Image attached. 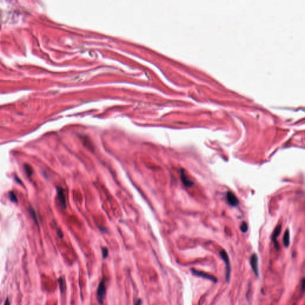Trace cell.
I'll use <instances>...</instances> for the list:
<instances>
[{
	"label": "cell",
	"instance_id": "1",
	"mask_svg": "<svg viewBox=\"0 0 305 305\" xmlns=\"http://www.w3.org/2000/svg\"><path fill=\"white\" fill-rule=\"evenodd\" d=\"M106 295V287L105 279H103L100 282L97 290V300L98 302L103 305Z\"/></svg>",
	"mask_w": 305,
	"mask_h": 305
},
{
	"label": "cell",
	"instance_id": "2",
	"mask_svg": "<svg viewBox=\"0 0 305 305\" xmlns=\"http://www.w3.org/2000/svg\"><path fill=\"white\" fill-rule=\"evenodd\" d=\"M219 254H220V256L221 258L222 259L223 261H224V262L225 263L226 271H227L226 272V278H227V282H229V280H230L231 271V265H230V262H229V257L228 256L227 253L224 250H221Z\"/></svg>",
	"mask_w": 305,
	"mask_h": 305
},
{
	"label": "cell",
	"instance_id": "3",
	"mask_svg": "<svg viewBox=\"0 0 305 305\" xmlns=\"http://www.w3.org/2000/svg\"><path fill=\"white\" fill-rule=\"evenodd\" d=\"M191 273L193 275H194L197 276L202 277V278H205V279L210 280V281H212V282H214L215 283H216L217 281H218V279L216 278L215 276H214V275H210V274H209L208 273H206V272H202V271H197V270H194V269H191Z\"/></svg>",
	"mask_w": 305,
	"mask_h": 305
},
{
	"label": "cell",
	"instance_id": "4",
	"mask_svg": "<svg viewBox=\"0 0 305 305\" xmlns=\"http://www.w3.org/2000/svg\"><path fill=\"white\" fill-rule=\"evenodd\" d=\"M57 197L59 201V203L61 207L63 208H66V201L65 196H64V190L63 188L60 187H58L57 188Z\"/></svg>",
	"mask_w": 305,
	"mask_h": 305
},
{
	"label": "cell",
	"instance_id": "5",
	"mask_svg": "<svg viewBox=\"0 0 305 305\" xmlns=\"http://www.w3.org/2000/svg\"><path fill=\"white\" fill-rule=\"evenodd\" d=\"M227 198L228 203L231 206H234V207L238 206V203H239V201L233 192L228 191L227 194Z\"/></svg>",
	"mask_w": 305,
	"mask_h": 305
},
{
	"label": "cell",
	"instance_id": "6",
	"mask_svg": "<svg viewBox=\"0 0 305 305\" xmlns=\"http://www.w3.org/2000/svg\"><path fill=\"white\" fill-rule=\"evenodd\" d=\"M250 265L252 270L256 276H259V270H258V257L256 254L254 253L252 255L250 259Z\"/></svg>",
	"mask_w": 305,
	"mask_h": 305
},
{
	"label": "cell",
	"instance_id": "7",
	"mask_svg": "<svg viewBox=\"0 0 305 305\" xmlns=\"http://www.w3.org/2000/svg\"><path fill=\"white\" fill-rule=\"evenodd\" d=\"M281 231V225H280L276 227V228L275 229L272 235V242L275 245V247L276 250H279L280 249V246L278 242H277L276 241V238L278 237V236L280 235Z\"/></svg>",
	"mask_w": 305,
	"mask_h": 305
},
{
	"label": "cell",
	"instance_id": "8",
	"mask_svg": "<svg viewBox=\"0 0 305 305\" xmlns=\"http://www.w3.org/2000/svg\"><path fill=\"white\" fill-rule=\"evenodd\" d=\"M181 180L182 184L187 187H191L194 186V182L188 179L184 169L181 170Z\"/></svg>",
	"mask_w": 305,
	"mask_h": 305
},
{
	"label": "cell",
	"instance_id": "9",
	"mask_svg": "<svg viewBox=\"0 0 305 305\" xmlns=\"http://www.w3.org/2000/svg\"><path fill=\"white\" fill-rule=\"evenodd\" d=\"M283 242L285 247H288L290 245V231L289 229L285 231L283 237Z\"/></svg>",
	"mask_w": 305,
	"mask_h": 305
},
{
	"label": "cell",
	"instance_id": "10",
	"mask_svg": "<svg viewBox=\"0 0 305 305\" xmlns=\"http://www.w3.org/2000/svg\"><path fill=\"white\" fill-rule=\"evenodd\" d=\"M58 282H59V288H60V290L61 294H63V293H64V292H65V290H66L65 281H64V280L63 279V277L61 276L58 279Z\"/></svg>",
	"mask_w": 305,
	"mask_h": 305
},
{
	"label": "cell",
	"instance_id": "11",
	"mask_svg": "<svg viewBox=\"0 0 305 305\" xmlns=\"http://www.w3.org/2000/svg\"><path fill=\"white\" fill-rule=\"evenodd\" d=\"M29 214H30L31 217L32 218V219H33V220L35 221V222L36 224H38V219H37L36 214H35V211L33 210V209H32V208H29Z\"/></svg>",
	"mask_w": 305,
	"mask_h": 305
},
{
	"label": "cell",
	"instance_id": "12",
	"mask_svg": "<svg viewBox=\"0 0 305 305\" xmlns=\"http://www.w3.org/2000/svg\"><path fill=\"white\" fill-rule=\"evenodd\" d=\"M25 171L26 172V173L27 174V175L28 176H31L32 174V168L31 167V166L28 164H25Z\"/></svg>",
	"mask_w": 305,
	"mask_h": 305
},
{
	"label": "cell",
	"instance_id": "13",
	"mask_svg": "<svg viewBox=\"0 0 305 305\" xmlns=\"http://www.w3.org/2000/svg\"><path fill=\"white\" fill-rule=\"evenodd\" d=\"M240 229H241L243 233H246L248 230V225L246 222H243L242 224L240 225Z\"/></svg>",
	"mask_w": 305,
	"mask_h": 305
},
{
	"label": "cell",
	"instance_id": "14",
	"mask_svg": "<svg viewBox=\"0 0 305 305\" xmlns=\"http://www.w3.org/2000/svg\"><path fill=\"white\" fill-rule=\"evenodd\" d=\"M101 250H102V255H103V258L104 259L107 258L108 255V249L106 247H103L102 248H101Z\"/></svg>",
	"mask_w": 305,
	"mask_h": 305
},
{
	"label": "cell",
	"instance_id": "15",
	"mask_svg": "<svg viewBox=\"0 0 305 305\" xmlns=\"http://www.w3.org/2000/svg\"><path fill=\"white\" fill-rule=\"evenodd\" d=\"M10 199L11 201H13V202H14V203H17V197H16V194L13 192H10Z\"/></svg>",
	"mask_w": 305,
	"mask_h": 305
},
{
	"label": "cell",
	"instance_id": "16",
	"mask_svg": "<svg viewBox=\"0 0 305 305\" xmlns=\"http://www.w3.org/2000/svg\"><path fill=\"white\" fill-rule=\"evenodd\" d=\"M141 303H142V300L141 299H138L134 303V305H141Z\"/></svg>",
	"mask_w": 305,
	"mask_h": 305
},
{
	"label": "cell",
	"instance_id": "17",
	"mask_svg": "<svg viewBox=\"0 0 305 305\" xmlns=\"http://www.w3.org/2000/svg\"><path fill=\"white\" fill-rule=\"evenodd\" d=\"M4 305H10V300H9L8 297H7V298H6V299H5V300Z\"/></svg>",
	"mask_w": 305,
	"mask_h": 305
},
{
	"label": "cell",
	"instance_id": "18",
	"mask_svg": "<svg viewBox=\"0 0 305 305\" xmlns=\"http://www.w3.org/2000/svg\"><path fill=\"white\" fill-rule=\"evenodd\" d=\"M305 281H304V279L303 278V280H302V291L303 292L304 290V286H305Z\"/></svg>",
	"mask_w": 305,
	"mask_h": 305
},
{
	"label": "cell",
	"instance_id": "19",
	"mask_svg": "<svg viewBox=\"0 0 305 305\" xmlns=\"http://www.w3.org/2000/svg\"><path fill=\"white\" fill-rule=\"evenodd\" d=\"M57 234H58L59 237H60V238H62V237H63V233H62V232L61 231H59L57 232Z\"/></svg>",
	"mask_w": 305,
	"mask_h": 305
}]
</instances>
